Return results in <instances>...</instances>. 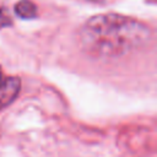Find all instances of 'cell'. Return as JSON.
<instances>
[{
    "label": "cell",
    "instance_id": "6da1fadb",
    "mask_svg": "<svg viewBox=\"0 0 157 157\" xmlns=\"http://www.w3.org/2000/svg\"><path fill=\"white\" fill-rule=\"evenodd\" d=\"M148 25L119 13H102L88 18L77 32V43L93 59L124 58L148 45L152 39Z\"/></svg>",
    "mask_w": 157,
    "mask_h": 157
},
{
    "label": "cell",
    "instance_id": "7a4b0ae2",
    "mask_svg": "<svg viewBox=\"0 0 157 157\" xmlns=\"http://www.w3.org/2000/svg\"><path fill=\"white\" fill-rule=\"evenodd\" d=\"M21 82L17 77H6L0 85V109L11 104L18 96Z\"/></svg>",
    "mask_w": 157,
    "mask_h": 157
},
{
    "label": "cell",
    "instance_id": "3957f363",
    "mask_svg": "<svg viewBox=\"0 0 157 157\" xmlns=\"http://www.w3.org/2000/svg\"><path fill=\"white\" fill-rule=\"evenodd\" d=\"M15 13L25 20L33 18L37 16V7L29 0H21L15 5Z\"/></svg>",
    "mask_w": 157,
    "mask_h": 157
},
{
    "label": "cell",
    "instance_id": "277c9868",
    "mask_svg": "<svg viewBox=\"0 0 157 157\" xmlns=\"http://www.w3.org/2000/svg\"><path fill=\"white\" fill-rule=\"evenodd\" d=\"M11 23H12V20H11L7 10L4 7H0V29L11 26Z\"/></svg>",
    "mask_w": 157,
    "mask_h": 157
},
{
    "label": "cell",
    "instance_id": "5b68a950",
    "mask_svg": "<svg viewBox=\"0 0 157 157\" xmlns=\"http://www.w3.org/2000/svg\"><path fill=\"white\" fill-rule=\"evenodd\" d=\"M85 1H88V2H92V4H108L113 0H85Z\"/></svg>",
    "mask_w": 157,
    "mask_h": 157
},
{
    "label": "cell",
    "instance_id": "8992f818",
    "mask_svg": "<svg viewBox=\"0 0 157 157\" xmlns=\"http://www.w3.org/2000/svg\"><path fill=\"white\" fill-rule=\"evenodd\" d=\"M5 78H6V77H5L4 75H2V71L0 70V85H1L2 82H4V80H5Z\"/></svg>",
    "mask_w": 157,
    "mask_h": 157
}]
</instances>
